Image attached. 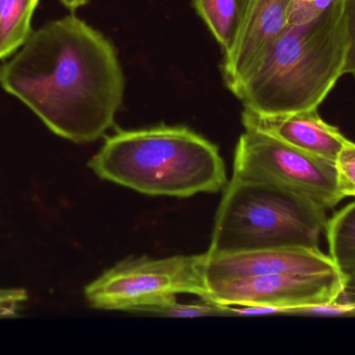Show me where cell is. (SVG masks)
<instances>
[{"mask_svg": "<svg viewBox=\"0 0 355 355\" xmlns=\"http://www.w3.org/2000/svg\"><path fill=\"white\" fill-rule=\"evenodd\" d=\"M2 89L58 137L89 143L114 125L125 79L114 45L74 15L50 21L0 66Z\"/></svg>", "mask_w": 355, "mask_h": 355, "instance_id": "cell-1", "label": "cell"}, {"mask_svg": "<svg viewBox=\"0 0 355 355\" xmlns=\"http://www.w3.org/2000/svg\"><path fill=\"white\" fill-rule=\"evenodd\" d=\"M193 4L223 53L229 51L239 31L245 0H193Z\"/></svg>", "mask_w": 355, "mask_h": 355, "instance_id": "cell-13", "label": "cell"}, {"mask_svg": "<svg viewBox=\"0 0 355 355\" xmlns=\"http://www.w3.org/2000/svg\"><path fill=\"white\" fill-rule=\"evenodd\" d=\"M28 298L26 290L20 288L0 289V319L18 317Z\"/></svg>", "mask_w": 355, "mask_h": 355, "instance_id": "cell-17", "label": "cell"}, {"mask_svg": "<svg viewBox=\"0 0 355 355\" xmlns=\"http://www.w3.org/2000/svg\"><path fill=\"white\" fill-rule=\"evenodd\" d=\"M205 263L206 254L129 258L87 285L85 297L97 310L141 314L174 302L179 294H193L206 300Z\"/></svg>", "mask_w": 355, "mask_h": 355, "instance_id": "cell-5", "label": "cell"}, {"mask_svg": "<svg viewBox=\"0 0 355 355\" xmlns=\"http://www.w3.org/2000/svg\"><path fill=\"white\" fill-rule=\"evenodd\" d=\"M40 0H0V60L18 51L33 33L31 20Z\"/></svg>", "mask_w": 355, "mask_h": 355, "instance_id": "cell-11", "label": "cell"}, {"mask_svg": "<svg viewBox=\"0 0 355 355\" xmlns=\"http://www.w3.org/2000/svg\"><path fill=\"white\" fill-rule=\"evenodd\" d=\"M338 189L345 197H355V143L346 139L335 162Z\"/></svg>", "mask_w": 355, "mask_h": 355, "instance_id": "cell-15", "label": "cell"}, {"mask_svg": "<svg viewBox=\"0 0 355 355\" xmlns=\"http://www.w3.org/2000/svg\"><path fill=\"white\" fill-rule=\"evenodd\" d=\"M327 210L277 185L233 179L215 216L208 256L284 247L319 248Z\"/></svg>", "mask_w": 355, "mask_h": 355, "instance_id": "cell-4", "label": "cell"}, {"mask_svg": "<svg viewBox=\"0 0 355 355\" xmlns=\"http://www.w3.org/2000/svg\"><path fill=\"white\" fill-rule=\"evenodd\" d=\"M148 314L173 317V318L229 316L225 306L204 299L202 302H196V304H179L176 299L153 308Z\"/></svg>", "mask_w": 355, "mask_h": 355, "instance_id": "cell-14", "label": "cell"}, {"mask_svg": "<svg viewBox=\"0 0 355 355\" xmlns=\"http://www.w3.org/2000/svg\"><path fill=\"white\" fill-rule=\"evenodd\" d=\"M87 166L100 179L146 195L191 197L227 185L217 146L184 126L116 131Z\"/></svg>", "mask_w": 355, "mask_h": 355, "instance_id": "cell-3", "label": "cell"}, {"mask_svg": "<svg viewBox=\"0 0 355 355\" xmlns=\"http://www.w3.org/2000/svg\"><path fill=\"white\" fill-rule=\"evenodd\" d=\"M329 256L347 276H355V200L327 219Z\"/></svg>", "mask_w": 355, "mask_h": 355, "instance_id": "cell-12", "label": "cell"}, {"mask_svg": "<svg viewBox=\"0 0 355 355\" xmlns=\"http://www.w3.org/2000/svg\"><path fill=\"white\" fill-rule=\"evenodd\" d=\"M346 285L347 276L342 271L265 275L210 283L206 300L223 306H270L288 314L337 302Z\"/></svg>", "mask_w": 355, "mask_h": 355, "instance_id": "cell-7", "label": "cell"}, {"mask_svg": "<svg viewBox=\"0 0 355 355\" xmlns=\"http://www.w3.org/2000/svg\"><path fill=\"white\" fill-rule=\"evenodd\" d=\"M337 0H291L288 10V26L306 24L320 16Z\"/></svg>", "mask_w": 355, "mask_h": 355, "instance_id": "cell-16", "label": "cell"}, {"mask_svg": "<svg viewBox=\"0 0 355 355\" xmlns=\"http://www.w3.org/2000/svg\"><path fill=\"white\" fill-rule=\"evenodd\" d=\"M349 40L343 0L311 22L288 26L231 90L244 110L281 116L314 110L343 76Z\"/></svg>", "mask_w": 355, "mask_h": 355, "instance_id": "cell-2", "label": "cell"}, {"mask_svg": "<svg viewBox=\"0 0 355 355\" xmlns=\"http://www.w3.org/2000/svg\"><path fill=\"white\" fill-rule=\"evenodd\" d=\"M343 8L349 40L343 74H350L355 77V0H343Z\"/></svg>", "mask_w": 355, "mask_h": 355, "instance_id": "cell-18", "label": "cell"}, {"mask_svg": "<svg viewBox=\"0 0 355 355\" xmlns=\"http://www.w3.org/2000/svg\"><path fill=\"white\" fill-rule=\"evenodd\" d=\"M232 177L277 185L327 210L344 199L334 163L252 129L238 141Z\"/></svg>", "mask_w": 355, "mask_h": 355, "instance_id": "cell-6", "label": "cell"}, {"mask_svg": "<svg viewBox=\"0 0 355 355\" xmlns=\"http://www.w3.org/2000/svg\"><path fill=\"white\" fill-rule=\"evenodd\" d=\"M67 8H70L71 10H77L80 6H85L89 2V0H60Z\"/></svg>", "mask_w": 355, "mask_h": 355, "instance_id": "cell-19", "label": "cell"}, {"mask_svg": "<svg viewBox=\"0 0 355 355\" xmlns=\"http://www.w3.org/2000/svg\"><path fill=\"white\" fill-rule=\"evenodd\" d=\"M320 248L284 247L210 256L206 254V285L275 274H322L340 272Z\"/></svg>", "mask_w": 355, "mask_h": 355, "instance_id": "cell-8", "label": "cell"}, {"mask_svg": "<svg viewBox=\"0 0 355 355\" xmlns=\"http://www.w3.org/2000/svg\"><path fill=\"white\" fill-rule=\"evenodd\" d=\"M242 122L245 129L266 133L334 164L347 139L339 129L321 118L318 108L281 116H263L244 110Z\"/></svg>", "mask_w": 355, "mask_h": 355, "instance_id": "cell-10", "label": "cell"}, {"mask_svg": "<svg viewBox=\"0 0 355 355\" xmlns=\"http://www.w3.org/2000/svg\"><path fill=\"white\" fill-rule=\"evenodd\" d=\"M291 0H245L235 42L225 52L223 79L233 90L288 27Z\"/></svg>", "mask_w": 355, "mask_h": 355, "instance_id": "cell-9", "label": "cell"}]
</instances>
